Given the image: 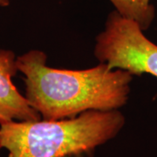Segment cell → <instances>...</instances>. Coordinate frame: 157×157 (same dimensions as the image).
Listing matches in <instances>:
<instances>
[{"label":"cell","instance_id":"obj_1","mask_svg":"<svg viewBox=\"0 0 157 157\" xmlns=\"http://www.w3.org/2000/svg\"><path fill=\"white\" fill-rule=\"evenodd\" d=\"M17 67L24 75L25 99L44 120L75 117L89 110H119L128 101L134 77L105 63L84 70L50 67L40 50L17 57Z\"/></svg>","mask_w":157,"mask_h":157},{"label":"cell","instance_id":"obj_2","mask_svg":"<svg viewBox=\"0 0 157 157\" xmlns=\"http://www.w3.org/2000/svg\"><path fill=\"white\" fill-rule=\"evenodd\" d=\"M125 124L120 110H89L60 120L2 123L0 139L9 157H91L115 138Z\"/></svg>","mask_w":157,"mask_h":157},{"label":"cell","instance_id":"obj_3","mask_svg":"<svg viewBox=\"0 0 157 157\" xmlns=\"http://www.w3.org/2000/svg\"><path fill=\"white\" fill-rule=\"evenodd\" d=\"M94 56L110 69L133 75L150 74L157 78V45L147 38L138 23L113 11L104 30L95 38Z\"/></svg>","mask_w":157,"mask_h":157},{"label":"cell","instance_id":"obj_4","mask_svg":"<svg viewBox=\"0 0 157 157\" xmlns=\"http://www.w3.org/2000/svg\"><path fill=\"white\" fill-rule=\"evenodd\" d=\"M17 72L15 53L11 50H0V124L41 119L13 83L12 78Z\"/></svg>","mask_w":157,"mask_h":157},{"label":"cell","instance_id":"obj_5","mask_svg":"<svg viewBox=\"0 0 157 157\" xmlns=\"http://www.w3.org/2000/svg\"><path fill=\"white\" fill-rule=\"evenodd\" d=\"M121 16L138 23L144 32L151 26L155 9L151 0H109Z\"/></svg>","mask_w":157,"mask_h":157},{"label":"cell","instance_id":"obj_6","mask_svg":"<svg viewBox=\"0 0 157 157\" xmlns=\"http://www.w3.org/2000/svg\"><path fill=\"white\" fill-rule=\"evenodd\" d=\"M10 5V0H0V7H7Z\"/></svg>","mask_w":157,"mask_h":157},{"label":"cell","instance_id":"obj_7","mask_svg":"<svg viewBox=\"0 0 157 157\" xmlns=\"http://www.w3.org/2000/svg\"><path fill=\"white\" fill-rule=\"evenodd\" d=\"M3 147H2V145H1V139H0V150L2 149Z\"/></svg>","mask_w":157,"mask_h":157}]
</instances>
